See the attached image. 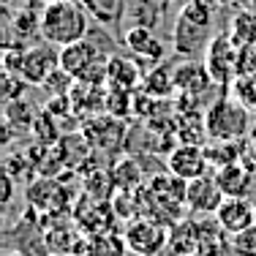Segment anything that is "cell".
<instances>
[{
  "label": "cell",
  "instance_id": "1",
  "mask_svg": "<svg viewBox=\"0 0 256 256\" xmlns=\"http://www.w3.org/2000/svg\"><path fill=\"white\" fill-rule=\"evenodd\" d=\"M84 6L74 3V0H60V3H50L41 11V25L38 36L52 46H68L76 41L88 38L90 20Z\"/></svg>",
  "mask_w": 256,
  "mask_h": 256
},
{
  "label": "cell",
  "instance_id": "2",
  "mask_svg": "<svg viewBox=\"0 0 256 256\" xmlns=\"http://www.w3.org/2000/svg\"><path fill=\"white\" fill-rule=\"evenodd\" d=\"M109 52H104L98 44L82 38L76 44L60 46V68H66L76 82H96L104 84L109 76Z\"/></svg>",
  "mask_w": 256,
  "mask_h": 256
},
{
  "label": "cell",
  "instance_id": "3",
  "mask_svg": "<svg viewBox=\"0 0 256 256\" xmlns=\"http://www.w3.org/2000/svg\"><path fill=\"white\" fill-rule=\"evenodd\" d=\"M204 126H207V136L210 139H221V142H242L248 139V106H242L237 98H218L207 109L204 114Z\"/></svg>",
  "mask_w": 256,
  "mask_h": 256
},
{
  "label": "cell",
  "instance_id": "4",
  "mask_svg": "<svg viewBox=\"0 0 256 256\" xmlns=\"http://www.w3.org/2000/svg\"><path fill=\"white\" fill-rule=\"evenodd\" d=\"M25 202L30 207V212L46 218V221H58V218L68 216L71 194L60 182V178H38V180L28 182Z\"/></svg>",
  "mask_w": 256,
  "mask_h": 256
},
{
  "label": "cell",
  "instance_id": "5",
  "mask_svg": "<svg viewBox=\"0 0 256 256\" xmlns=\"http://www.w3.org/2000/svg\"><path fill=\"white\" fill-rule=\"evenodd\" d=\"M82 136L88 139V144L96 153H109L118 156L128 142V128L123 118H114V114H96V118L82 120Z\"/></svg>",
  "mask_w": 256,
  "mask_h": 256
},
{
  "label": "cell",
  "instance_id": "6",
  "mask_svg": "<svg viewBox=\"0 0 256 256\" xmlns=\"http://www.w3.org/2000/svg\"><path fill=\"white\" fill-rule=\"evenodd\" d=\"M126 246L136 256H158L164 248H169V226L156 218L139 216L123 229Z\"/></svg>",
  "mask_w": 256,
  "mask_h": 256
},
{
  "label": "cell",
  "instance_id": "7",
  "mask_svg": "<svg viewBox=\"0 0 256 256\" xmlns=\"http://www.w3.org/2000/svg\"><path fill=\"white\" fill-rule=\"evenodd\" d=\"M237 63H240V46L229 36H216L204 46V66L216 84H232L237 79Z\"/></svg>",
  "mask_w": 256,
  "mask_h": 256
},
{
  "label": "cell",
  "instance_id": "8",
  "mask_svg": "<svg viewBox=\"0 0 256 256\" xmlns=\"http://www.w3.org/2000/svg\"><path fill=\"white\" fill-rule=\"evenodd\" d=\"M58 68H60V52H54L52 44H44V46H28V50H22L16 74L25 79L28 84L41 88L50 79L52 71H58Z\"/></svg>",
  "mask_w": 256,
  "mask_h": 256
},
{
  "label": "cell",
  "instance_id": "9",
  "mask_svg": "<svg viewBox=\"0 0 256 256\" xmlns=\"http://www.w3.org/2000/svg\"><path fill=\"white\" fill-rule=\"evenodd\" d=\"M166 169H169V174H174V178H180L186 182L204 178V174L212 172L202 144H178L166 156Z\"/></svg>",
  "mask_w": 256,
  "mask_h": 256
},
{
  "label": "cell",
  "instance_id": "10",
  "mask_svg": "<svg viewBox=\"0 0 256 256\" xmlns=\"http://www.w3.org/2000/svg\"><path fill=\"white\" fill-rule=\"evenodd\" d=\"M224 191L218 188V182L212 174L196 178L186 186V207L196 216H216L218 207L224 204Z\"/></svg>",
  "mask_w": 256,
  "mask_h": 256
},
{
  "label": "cell",
  "instance_id": "11",
  "mask_svg": "<svg viewBox=\"0 0 256 256\" xmlns=\"http://www.w3.org/2000/svg\"><path fill=\"white\" fill-rule=\"evenodd\" d=\"M212 76L204 63L196 60H182L174 66V93L178 96H191V98H202L207 90L212 88Z\"/></svg>",
  "mask_w": 256,
  "mask_h": 256
},
{
  "label": "cell",
  "instance_id": "12",
  "mask_svg": "<svg viewBox=\"0 0 256 256\" xmlns=\"http://www.w3.org/2000/svg\"><path fill=\"white\" fill-rule=\"evenodd\" d=\"M84 240L88 237L82 234V229L76 224H66V221H52L50 229H44V242H46V251L50 256L54 254H79L82 256Z\"/></svg>",
  "mask_w": 256,
  "mask_h": 256
},
{
  "label": "cell",
  "instance_id": "13",
  "mask_svg": "<svg viewBox=\"0 0 256 256\" xmlns=\"http://www.w3.org/2000/svg\"><path fill=\"white\" fill-rule=\"evenodd\" d=\"M123 44L136 63H161V58H164V44L153 36L150 28L134 25L131 30H126Z\"/></svg>",
  "mask_w": 256,
  "mask_h": 256
},
{
  "label": "cell",
  "instance_id": "14",
  "mask_svg": "<svg viewBox=\"0 0 256 256\" xmlns=\"http://www.w3.org/2000/svg\"><path fill=\"white\" fill-rule=\"evenodd\" d=\"M216 221L226 234H237L256 224V207L248 199H224V204L216 212Z\"/></svg>",
  "mask_w": 256,
  "mask_h": 256
},
{
  "label": "cell",
  "instance_id": "15",
  "mask_svg": "<svg viewBox=\"0 0 256 256\" xmlns=\"http://www.w3.org/2000/svg\"><path fill=\"white\" fill-rule=\"evenodd\" d=\"M218 188L224 191L226 199H246L254 188V172H248L240 161L237 164H229V166H221L212 172Z\"/></svg>",
  "mask_w": 256,
  "mask_h": 256
},
{
  "label": "cell",
  "instance_id": "16",
  "mask_svg": "<svg viewBox=\"0 0 256 256\" xmlns=\"http://www.w3.org/2000/svg\"><path fill=\"white\" fill-rule=\"evenodd\" d=\"M199 248H202V229H199V221H194V218H180L178 224L169 226V251L174 256L199 254Z\"/></svg>",
  "mask_w": 256,
  "mask_h": 256
},
{
  "label": "cell",
  "instance_id": "17",
  "mask_svg": "<svg viewBox=\"0 0 256 256\" xmlns=\"http://www.w3.org/2000/svg\"><path fill=\"white\" fill-rule=\"evenodd\" d=\"M174 52H180L182 58L191 60L194 54H196L202 46H207V28H199L194 25V22L182 20V16H178V22H174Z\"/></svg>",
  "mask_w": 256,
  "mask_h": 256
},
{
  "label": "cell",
  "instance_id": "18",
  "mask_svg": "<svg viewBox=\"0 0 256 256\" xmlns=\"http://www.w3.org/2000/svg\"><path fill=\"white\" fill-rule=\"evenodd\" d=\"M126 237L118 234V232H101V234H93L84 240L82 256H128Z\"/></svg>",
  "mask_w": 256,
  "mask_h": 256
},
{
  "label": "cell",
  "instance_id": "19",
  "mask_svg": "<svg viewBox=\"0 0 256 256\" xmlns=\"http://www.w3.org/2000/svg\"><path fill=\"white\" fill-rule=\"evenodd\" d=\"M142 71H139V63H131V60L114 58L109 60V76H106V88H123V90H134L136 84H142Z\"/></svg>",
  "mask_w": 256,
  "mask_h": 256
},
{
  "label": "cell",
  "instance_id": "20",
  "mask_svg": "<svg viewBox=\"0 0 256 256\" xmlns=\"http://www.w3.org/2000/svg\"><path fill=\"white\" fill-rule=\"evenodd\" d=\"M142 93L153 96V98H169L174 93V68H166V66H156L153 71L142 76Z\"/></svg>",
  "mask_w": 256,
  "mask_h": 256
},
{
  "label": "cell",
  "instance_id": "21",
  "mask_svg": "<svg viewBox=\"0 0 256 256\" xmlns=\"http://www.w3.org/2000/svg\"><path fill=\"white\" fill-rule=\"evenodd\" d=\"M240 150H242V142H221V139H212L204 148V156H207L210 169L216 172L221 166H229V164L240 161Z\"/></svg>",
  "mask_w": 256,
  "mask_h": 256
},
{
  "label": "cell",
  "instance_id": "22",
  "mask_svg": "<svg viewBox=\"0 0 256 256\" xmlns=\"http://www.w3.org/2000/svg\"><path fill=\"white\" fill-rule=\"evenodd\" d=\"M229 38L237 46H248L256 44V8H240V14L232 20Z\"/></svg>",
  "mask_w": 256,
  "mask_h": 256
},
{
  "label": "cell",
  "instance_id": "23",
  "mask_svg": "<svg viewBox=\"0 0 256 256\" xmlns=\"http://www.w3.org/2000/svg\"><path fill=\"white\" fill-rule=\"evenodd\" d=\"M112 180H114V191H120V194H136L139 182H142V172H139L136 161L123 158V161L112 169Z\"/></svg>",
  "mask_w": 256,
  "mask_h": 256
},
{
  "label": "cell",
  "instance_id": "24",
  "mask_svg": "<svg viewBox=\"0 0 256 256\" xmlns=\"http://www.w3.org/2000/svg\"><path fill=\"white\" fill-rule=\"evenodd\" d=\"M30 134H33V139H36L38 144H44V148H54V144L63 139V136H60V128H58V118H52L50 112L36 114Z\"/></svg>",
  "mask_w": 256,
  "mask_h": 256
},
{
  "label": "cell",
  "instance_id": "25",
  "mask_svg": "<svg viewBox=\"0 0 256 256\" xmlns=\"http://www.w3.org/2000/svg\"><path fill=\"white\" fill-rule=\"evenodd\" d=\"M3 112H6V128L8 131H22V128H33V120H36V114H33V109H30V104L28 101H8L3 106Z\"/></svg>",
  "mask_w": 256,
  "mask_h": 256
},
{
  "label": "cell",
  "instance_id": "26",
  "mask_svg": "<svg viewBox=\"0 0 256 256\" xmlns=\"http://www.w3.org/2000/svg\"><path fill=\"white\" fill-rule=\"evenodd\" d=\"M84 11L101 22H118L120 11H123V0H82Z\"/></svg>",
  "mask_w": 256,
  "mask_h": 256
},
{
  "label": "cell",
  "instance_id": "27",
  "mask_svg": "<svg viewBox=\"0 0 256 256\" xmlns=\"http://www.w3.org/2000/svg\"><path fill=\"white\" fill-rule=\"evenodd\" d=\"M128 112H134V96H131V90L106 88V114L126 118Z\"/></svg>",
  "mask_w": 256,
  "mask_h": 256
},
{
  "label": "cell",
  "instance_id": "28",
  "mask_svg": "<svg viewBox=\"0 0 256 256\" xmlns=\"http://www.w3.org/2000/svg\"><path fill=\"white\" fill-rule=\"evenodd\" d=\"M74 84H76V79L71 76L68 71H66V68H58V71H52L50 79H46L41 88L50 93V98H60V96H71Z\"/></svg>",
  "mask_w": 256,
  "mask_h": 256
},
{
  "label": "cell",
  "instance_id": "29",
  "mask_svg": "<svg viewBox=\"0 0 256 256\" xmlns=\"http://www.w3.org/2000/svg\"><path fill=\"white\" fill-rule=\"evenodd\" d=\"M232 93L234 98L248 109H256V74H242L232 82Z\"/></svg>",
  "mask_w": 256,
  "mask_h": 256
},
{
  "label": "cell",
  "instance_id": "30",
  "mask_svg": "<svg viewBox=\"0 0 256 256\" xmlns=\"http://www.w3.org/2000/svg\"><path fill=\"white\" fill-rule=\"evenodd\" d=\"M180 16L188 20V22H194V25H199V28H210L212 6L207 3V0H188V3L182 6Z\"/></svg>",
  "mask_w": 256,
  "mask_h": 256
},
{
  "label": "cell",
  "instance_id": "31",
  "mask_svg": "<svg viewBox=\"0 0 256 256\" xmlns=\"http://www.w3.org/2000/svg\"><path fill=\"white\" fill-rule=\"evenodd\" d=\"M229 240L234 256H256V224L237 232V234H229Z\"/></svg>",
  "mask_w": 256,
  "mask_h": 256
},
{
  "label": "cell",
  "instance_id": "32",
  "mask_svg": "<svg viewBox=\"0 0 256 256\" xmlns=\"http://www.w3.org/2000/svg\"><path fill=\"white\" fill-rule=\"evenodd\" d=\"M3 84H6V90H3V101L6 104L20 101L22 93H25V88H28V82L20 74H8V71H3Z\"/></svg>",
  "mask_w": 256,
  "mask_h": 256
},
{
  "label": "cell",
  "instance_id": "33",
  "mask_svg": "<svg viewBox=\"0 0 256 256\" xmlns=\"http://www.w3.org/2000/svg\"><path fill=\"white\" fill-rule=\"evenodd\" d=\"M240 164L248 169V172H256V139H242Z\"/></svg>",
  "mask_w": 256,
  "mask_h": 256
},
{
  "label": "cell",
  "instance_id": "34",
  "mask_svg": "<svg viewBox=\"0 0 256 256\" xmlns=\"http://www.w3.org/2000/svg\"><path fill=\"white\" fill-rule=\"evenodd\" d=\"M14 178H11L6 169H0V204L3 207H8L11 204V199H14Z\"/></svg>",
  "mask_w": 256,
  "mask_h": 256
},
{
  "label": "cell",
  "instance_id": "35",
  "mask_svg": "<svg viewBox=\"0 0 256 256\" xmlns=\"http://www.w3.org/2000/svg\"><path fill=\"white\" fill-rule=\"evenodd\" d=\"M240 8H256V0H237Z\"/></svg>",
  "mask_w": 256,
  "mask_h": 256
},
{
  "label": "cell",
  "instance_id": "36",
  "mask_svg": "<svg viewBox=\"0 0 256 256\" xmlns=\"http://www.w3.org/2000/svg\"><path fill=\"white\" fill-rule=\"evenodd\" d=\"M3 256H28V254H22V251H6Z\"/></svg>",
  "mask_w": 256,
  "mask_h": 256
},
{
  "label": "cell",
  "instance_id": "37",
  "mask_svg": "<svg viewBox=\"0 0 256 256\" xmlns=\"http://www.w3.org/2000/svg\"><path fill=\"white\" fill-rule=\"evenodd\" d=\"M210 6H224V3H229V0H207Z\"/></svg>",
  "mask_w": 256,
  "mask_h": 256
},
{
  "label": "cell",
  "instance_id": "38",
  "mask_svg": "<svg viewBox=\"0 0 256 256\" xmlns=\"http://www.w3.org/2000/svg\"><path fill=\"white\" fill-rule=\"evenodd\" d=\"M41 3H44V6H50V3H60V0H41Z\"/></svg>",
  "mask_w": 256,
  "mask_h": 256
},
{
  "label": "cell",
  "instance_id": "39",
  "mask_svg": "<svg viewBox=\"0 0 256 256\" xmlns=\"http://www.w3.org/2000/svg\"><path fill=\"white\" fill-rule=\"evenodd\" d=\"M54 256H79V254H54Z\"/></svg>",
  "mask_w": 256,
  "mask_h": 256
},
{
  "label": "cell",
  "instance_id": "40",
  "mask_svg": "<svg viewBox=\"0 0 256 256\" xmlns=\"http://www.w3.org/2000/svg\"><path fill=\"white\" fill-rule=\"evenodd\" d=\"M158 3H161V6H166V3H172V0H158Z\"/></svg>",
  "mask_w": 256,
  "mask_h": 256
},
{
  "label": "cell",
  "instance_id": "41",
  "mask_svg": "<svg viewBox=\"0 0 256 256\" xmlns=\"http://www.w3.org/2000/svg\"><path fill=\"white\" fill-rule=\"evenodd\" d=\"M11 3H14V0H3V6H11Z\"/></svg>",
  "mask_w": 256,
  "mask_h": 256
},
{
  "label": "cell",
  "instance_id": "42",
  "mask_svg": "<svg viewBox=\"0 0 256 256\" xmlns=\"http://www.w3.org/2000/svg\"><path fill=\"white\" fill-rule=\"evenodd\" d=\"M188 256H202V254H188Z\"/></svg>",
  "mask_w": 256,
  "mask_h": 256
},
{
  "label": "cell",
  "instance_id": "43",
  "mask_svg": "<svg viewBox=\"0 0 256 256\" xmlns=\"http://www.w3.org/2000/svg\"><path fill=\"white\" fill-rule=\"evenodd\" d=\"M128 256H136V254H128Z\"/></svg>",
  "mask_w": 256,
  "mask_h": 256
}]
</instances>
